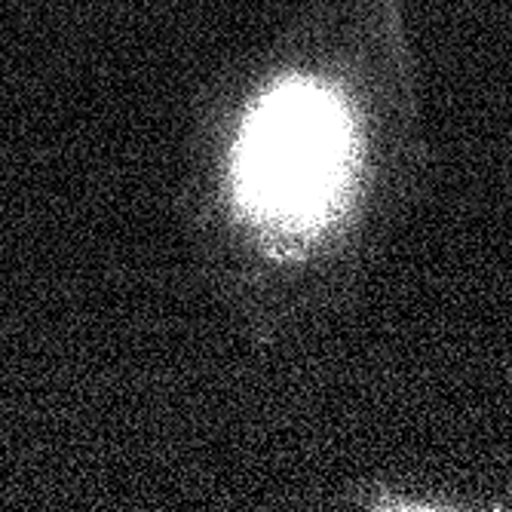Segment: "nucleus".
Returning a JSON list of instances; mask_svg holds the SVG:
<instances>
[{
  "label": "nucleus",
  "instance_id": "f257e3e1",
  "mask_svg": "<svg viewBox=\"0 0 512 512\" xmlns=\"http://www.w3.org/2000/svg\"><path fill=\"white\" fill-rule=\"evenodd\" d=\"M338 114L313 89H279L258 114L246 148V184L273 212L313 209L338 157Z\"/></svg>",
  "mask_w": 512,
  "mask_h": 512
}]
</instances>
